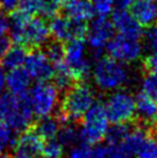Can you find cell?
Wrapping results in <instances>:
<instances>
[{"label":"cell","instance_id":"8","mask_svg":"<svg viewBox=\"0 0 157 158\" xmlns=\"http://www.w3.org/2000/svg\"><path fill=\"white\" fill-rule=\"evenodd\" d=\"M114 27L106 16H98L88 27L87 42L92 57L100 59L102 53L106 48V45L112 40Z\"/></svg>","mask_w":157,"mask_h":158},{"label":"cell","instance_id":"13","mask_svg":"<svg viewBox=\"0 0 157 158\" xmlns=\"http://www.w3.org/2000/svg\"><path fill=\"white\" fill-rule=\"evenodd\" d=\"M44 141L36 133L32 125H29L26 129L21 131L19 136L14 137L13 145L16 155H27L31 157H40Z\"/></svg>","mask_w":157,"mask_h":158},{"label":"cell","instance_id":"20","mask_svg":"<svg viewBox=\"0 0 157 158\" xmlns=\"http://www.w3.org/2000/svg\"><path fill=\"white\" fill-rule=\"evenodd\" d=\"M31 81V76L26 68L18 67L11 69L6 76V85L11 92L20 94L26 91Z\"/></svg>","mask_w":157,"mask_h":158},{"label":"cell","instance_id":"7","mask_svg":"<svg viewBox=\"0 0 157 158\" xmlns=\"http://www.w3.org/2000/svg\"><path fill=\"white\" fill-rule=\"evenodd\" d=\"M84 53L83 40H73L65 43V64L74 81H86L90 75L91 68Z\"/></svg>","mask_w":157,"mask_h":158},{"label":"cell","instance_id":"4","mask_svg":"<svg viewBox=\"0 0 157 158\" xmlns=\"http://www.w3.org/2000/svg\"><path fill=\"white\" fill-rule=\"evenodd\" d=\"M109 129V118L105 110L104 102H95L83 117L82 141L88 144H97L105 139Z\"/></svg>","mask_w":157,"mask_h":158},{"label":"cell","instance_id":"43","mask_svg":"<svg viewBox=\"0 0 157 158\" xmlns=\"http://www.w3.org/2000/svg\"><path fill=\"white\" fill-rule=\"evenodd\" d=\"M0 10H1V5H0Z\"/></svg>","mask_w":157,"mask_h":158},{"label":"cell","instance_id":"36","mask_svg":"<svg viewBox=\"0 0 157 158\" xmlns=\"http://www.w3.org/2000/svg\"><path fill=\"white\" fill-rule=\"evenodd\" d=\"M9 31V22L8 20L2 16V15H0V38L1 37H4L5 35H7Z\"/></svg>","mask_w":157,"mask_h":158},{"label":"cell","instance_id":"29","mask_svg":"<svg viewBox=\"0 0 157 158\" xmlns=\"http://www.w3.org/2000/svg\"><path fill=\"white\" fill-rule=\"evenodd\" d=\"M91 145L86 142H80L78 144L72 147L66 158H92Z\"/></svg>","mask_w":157,"mask_h":158},{"label":"cell","instance_id":"32","mask_svg":"<svg viewBox=\"0 0 157 158\" xmlns=\"http://www.w3.org/2000/svg\"><path fill=\"white\" fill-rule=\"evenodd\" d=\"M13 140L14 137L11 132V128L0 120V152H2L8 144H12Z\"/></svg>","mask_w":157,"mask_h":158},{"label":"cell","instance_id":"28","mask_svg":"<svg viewBox=\"0 0 157 158\" xmlns=\"http://www.w3.org/2000/svg\"><path fill=\"white\" fill-rule=\"evenodd\" d=\"M143 40L146 48L151 53H157V21L151 26L147 27L143 32Z\"/></svg>","mask_w":157,"mask_h":158},{"label":"cell","instance_id":"25","mask_svg":"<svg viewBox=\"0 0 157 158\" xmlns=\"http://www.w3.org/2000/svg\"><path fill=\"white\" fill-rule=\"evenodd\" d=\"M64 155V145L56 137L44 141L42 149V158H61Z\"/></svg>","mask_w":157,"mask_h":158},{"label":"cell","instance_id":"22","mask_svg":"<svg viewBox=\"0 0 157 158\" xmlns=\"http://www.w3.org/2000/svg\"><path fill=\"white\" fill-rule=\"evenodd\" d=\"M40 48H43V51L48 56L50 61L52 62L54 68L65 64V43L57 40H48Z\"/></svg>","mask_w":157,"mask_h":158},{"label":"cell","instance_id":"16","mask_svg":"<svg viewBox=\"0 0 157 158\" xmlns=\"http://www.w3.org/2000/svg\"><path fill=\"white\" fill-rule=\"evenodd\" d=\"M61 14L78 21H89L94 18L95 10L90 0H66L60 6Z\"/></svg>","mask_w":157,"mask_h":158},{"label":"cell","instance_id":"10","mask_svg":"<svg viewBox=\"0 0 157 158\" xmlns=\"http://www.w3.org/2000/svg\"><path fill=\"white\" fill-rule=\"evenodd\" d=\"M106 51L110 57L121 62L136 61L142 54V44L138 40L127 38L118 35L112 37L106 45Z\"/></svg>","mask_w":157,"mask_h":158},{"label":"cell","instance_id":"41","mask_svg":"<svg viewBox=\"0 0 157 158\" xmlns=\"http://www.w3.org/2000/svg\"><path fill=\"white\" fill-rule=\"evenodd\" d=\"M58 1H59V2H60V6H61V4H62V2H64V1H66V0H58Z\"/></svg>","mask_w":157,"mask_h":158},{"label":"cell","instance_id":"2","mask_svg":"<svg viewBox=\"0 0 157 158\" xmlns=\"http://www.w3.org/2000/svg\"><path fill=\"white\" fill-rule=\"evenodd\" d=\"M34 109L30 92H6L0 95V120L9 128L23 131L34 123Z\"/></svg>","mask_w":157,"mask_h":158},{"label":"cell","instance_id":"35","mask_svg":"<svg viewBox=\"0 0 157 158\" xmlns=\"http://www.w3.org/2000/svg\"><path fill=\"white\" fill-rule=\"evenodd\" d=\"M19 4V0H0L1 9L5 10L6 13H11L14 9H16Z\"/></svg>","mask_w":157,"mask_h":158},{"label":"cell","instance_id":"19","mask_svg":"<svg viewBox=\"0 0 157 158\" xmlns=\"http://www.w3.org/2000/svg\"><path fill=\"white\" fill-rule=\"evenodd\" d=\"M29 50L30 48H28L24 45L14 43V45H12L8 51L0 58L1 66L7 70L21 67L26 61V58L28 56Z\"/></svg>","mask_w":157,"mask_h":158},{"label":"cell","instance_id":"38","mask_svg":"<svg viewBox=\"0 0 157 158\" xmlns=\"http://www.w3.org/2000/svg\"><path fill=\"white\" fill-rule=\"evenodd\" d=\"M5 83H6V77H5L4 67L1 66V64H0V94L4 90Z\"/></svg>","mask_w":157,"mask_h":158},{"label":"cell","instance_id":"6","mask_svg":"<svg viewBox=\"0 0 157 158\" xmlns=\"http://www.w3.org/2000/svg\"><path fill=\"white\" fill-rule=\"evenodd\" d=\"M105 110L112 123H129L135 119V98L127 91H116L105 102Z\"/></svg>","mask_w":157,"mask_h":158},{"label":"cell","instance_id":"17","mask_svg":"<svg viewBox=\"0 0 157 158\" xmlns=\"http://www.w3.org/2000/svg\"><path fill=\"white\" fill-rule=\"evenodd\" d=\"M131 13L142 27H149L157 21V5L155 0H135Z\"/></svg>","mask_w":157,"mask_h":158},{"label":"cell","instance_id":"30","mask_svg":"<svg viewBox=\"0 0 157 158\" xmlns=\"http://www.w3.org/2000/svg\"><path fill=\"white\" fill-rule=\"evenodd\" d=\"M95 13L98 16H108L113 8V0H90Z\"/></svg>","mask_w":157,"mask_h":158},{"label":"cell","instance_id":"31","mask_svg":"<svg viewBox=\"0 0 157 158\" xmlns=\"http://www.w3.org/2000/svg\"><path fill=\"white\" fill-rule=\"evenodd\" d=\"M19 9L30 15L38 14L42 6V0H19Z\"/></svg>","mask_w":157,"mask_h":158},{"label":"cell","instance_id":"40","mask_svg":"<svg viewBox=\"0 0 157 158\" xmlns=\"http://www.w3.org/2000/svg\"><path fill=\"white\" fill-rule=\"evenodd\" d=\"M16 158H34V157L27 156V155H16Z\"/></svg>","mask_w":157,"mask_h":158},{"label":"cell","instance_id":"3","mask_svg":"<svg viewBox=\"0 0 157 158\" xmlns=\"http://www.w3.org/2000/svg\"><path fill=\"white\" fill-rule=\"evenodd\" d=\"M94 81L100 90L111 91L122 87L128 80V69L124 62L110 56L96 60L92 69Z\"/></svg>","mask_w":157,"mask_h":158},{"label":"cell","instance_id":"37","mask_svg":"<svg viewBox=\"0 0 157 158\" xmlns=\"http://www.w3.org/2000/svg\"><path fill=\"white\" fill-rule=\"evenodd\" d=\"M135 0H113V5L118 9H128L132 7Z\"/></svg>","mask_w":157,"mask_h":158},{"label":"cell","instance_id":"14","mask_svg":"<svg viewBox=\"0 0 157 158\" xmlns=\"http://www.w3.org/2000/svg\"><path fill=\"white\" fill-rule=\"evenodd\" d=\"M111 22L114 29L119 32V35L125 36L127 38L139 40L143 36L142 26L136 21L132 13L127 12V9L116 8V10L112 13Z\"/></svg>","mask_w":157,"mask_h":158},{"label":"cell","instance_id":"23","mask_svg":"<svg viewBox=\"0 0 157 158\" xmlns=\"http://www.w3.org/2000/svg\"><path fill=\"white\" fill-rule=\"evenodd\" d=\"M134 127V120H132L129 123H113V126L108 129L106 133V142L111 144H120L122 141L125 140L131 131Z\"/></svg>","mask_w":157,"mask_h":158},{"label":"cell","instance_id":"9","mask_svg":"<svg viewBox=\"0 0 157 158\" xmlns=\"http://www.w3.org/2000/svg\"><path fill=\"white\" fill-rule=\"evenodd\" d=\"M59 90L52 83L38 82L31 89L30 96L34 113L37 118L45 117L51 113L58 103Z\"/></svg>","mask_w":157,"mask_h":158},{"label":"cell","instance_id":"24","mask_svg":"<svg viewBox=\"0 0 157 158\" xmlns=\"http://www.w3.org/2000/svg\"><path fill=\"white\" fill-rule=\"evenodd\" d=\"M92 158H129L118 144L106 143L100 145L92 152Z\"/></svg>","mask_w":157,"mask_h":158},{"label":"cell","instance_id":"15","mask_svg":"<svg viewBox=\"0 0 157 158\" xmlns=\"http://www.w3.org/2000/svg\"><path fill=\"white\" fill-rule=\"evenodd\" d=\"M135 119L147 127L157 125V102L141 91L135 97Z\"/></svg>","mask_w":157,"mask_h":158},{"label":"cell","instance_id":"1","mask_svg":"<svg viewBox=\"0 0 157 158\" xmlns=\"http://www.w3.org/2000/svg\"><path fill=\"white\" fill-rule=\"evenodd\" d=\"M95 99V91L86 81H75L65 91L54 115L60 125L67 121H81L87 111L94 105Z\"/></svg>","mask_w":157,"mask_h":158},{"label":"cell","instance_id":"42","mask_svg":"<svg viewBox=\"0 0 157 158\" xmlns=\"http://www.w3.org/2000/svg\"><path fill=\"white\" fill-rule=\"evenodd\" d=\"M155 2H156V5H157V0H155Z\"/></svg>","mask_w":157,"mask_h":158},{"label":"cell","instance_id":"27","mask_svg":"<svg viewBox=\"0 0 157 158\" xmlns=\"http://www.w3.org/2000/svg\"><path fill=\"white\" fill-rule=\"evenodd\" d=\"M136 158H157V137L148 134L136 154Z\"/></svg>","mask_w":157,"mask_h":158},{"label":"cell","instance_id":"5","mask_svg":"<svg viewBox=\"0 0 157 158\" xmlns=\"http://www.w3.org/2000/svg\"><path fill=\"white\" fill-rule=\"evenodd\" d=\"M49 29L50 35L62 43L73 40H84L88 34V24L86 21L74 20L59 13L50 19Z\"/></svg>","mask_w":157,"mask_h":158},{"label":"cell","instance_id":"34","mask_svg":"<svg viewBox=\"0 0 157 158\" xmlns=\"http://www.w3.org/2000/svg\"><path fill=\"white\" fill-rule=\"evenodd\" d=\"M12 42H13V40H12L11 36H9L8 34L0 38V58L2 57L5 53L9 50V48L12 46Z\"/></svg>","mask_w":157,"mask_h":158},{"label":"cell","instance_id":"18","mask_svg":"<svg viewBox=\"0 0 157 158\" xmlns=\"http://www.w3.org/2000/svg\"><path fill=\"white\" fill-rule=\"evenodd\" d=\"M82 125H80V121H67L60 125L58 131V140L61 144L66 147H74L82 141V134H81Z\"/></svg>","mask_w":157,"mask_h":158},{"label":"cell","instance_id":"12","mask_svg":"<svg viewBox=\"0 0 157 158\" xmlns=\"http://www.w3.org/2000/svg\"><path fill=\"white\" fill-rule=\"evenodd\" d=\"M49 37L50 29L44 18H37L31 15L23 28L19 44L24 45L28 48H40L48 42Z\"/></svg>","mask_w":157,"mask_h":158},{"label":"cell","instance_id":"11","mask_svg":"<svg viewBox=\"0 0 157 158\" xmlns=\"http://www.w3.org/2000/svg\"><path fill=\"white\" fill-rule=\"evenodd\" d=\"M24 64L30 76L38 82H46L53 79L54 67L42 48H30Z\"/></svg>","mask_w":157,"mask_h":158},{"label":"cell","instance_id":"21","mask_svg":"<svg viewBox=\"0 0 157 158\" xmlns=\"http://www.w3.org/2000/svg\"><path fill=\"white\" fill-rule=\"evenodd\" d=\"M31 125L36 131V133L43 139V141L56 137L58 131H59V127H60V123L54 114L53 115L49 114L45 117L37 118V120L34 121Z\"/></svg>","mask_w":157,"mask_h":158},{"label":"cell","instance_id":"33","mask_svg":"<svg viewBox=\"0 0 157 158\" xmlns=\"http://www.w3.org/2000/svg\"><path fill=\"white\" fill-rule=\"evenodd\" d=\"M142 69L143 73H157V53H151L142 60Z\"/></svg>","mask_w":157,"mask_h":158},{"label":"cell","instance_id":"39","mask_svg":"<svg viewBox=\"0 0 157 158\" xmlns=\"http://www.w3.org/2000/svg\"><path fill=\"white\" fill-rule=\"evenodd\" d=\"M0 158H13V156L11 154H4V152H0Z\"/></svg>","mask_w":157,"mask_h":158},{"label":"cell","instance_id":"26","mask_svg":"<svg viewBox=\"0 0 157 158\" xmlns=\"http://www.w3.org/2000/svg\"><path fill=\"white\" fill-rule=\"evenodd\" d=\"M142 92L157 102V73H143Z\"/></svg>","mask_w":157,"mask_h":158}]
</instances>
